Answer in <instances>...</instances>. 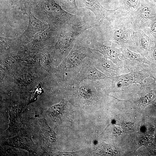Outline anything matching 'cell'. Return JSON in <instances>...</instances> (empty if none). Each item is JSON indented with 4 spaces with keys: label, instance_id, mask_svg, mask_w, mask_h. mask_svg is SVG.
Segmentation results:
<instances>
[{
    "label": "cell",
    "instance_id": "obj_1",
    "mask_svg": "<svg viewBox=\"0 0 156 156\" xmlns=\"http://www.w3.org/2000/svg\"><path fill=\"white\" fill-rule=\"evenodd\" d=\"M37 18L60 32L68 26H81L86 23L82 17L70 14L54 0H40L31 10Z\"/></svg>",
    "mask_w": 156,
    "mask_h": 156
},
{
    "label": "cell",
    "instance_id": "obj_4",
    "mask_svg": "<svg viewBox=\"0 0 156 156\" xmlns=\"http://www.w3.org/2000/svg\"><path fill=\"white\" fill-rule=\"evenodd\" d=\"M135 31L143 30L156 16V8L144 0H142L138 9L130 15Z\"/></svg>",
    "mask_w": 156,
    "mask_h": 156
},
{
    "label": "cell",
    "instance_id": "obj_12",
    "mask_svg": "<svg viewBox=\"0 0 156 156\" xmlns=\"http://www.w3.org/2000/svg\"><path fill=\"white\" fill-rule=\"evenodd\" d=\"M126 66L133 68H139L145 65H150L152 64L145 56L140 53L132 52L128 48L123 49L122 54Z\"/></svg>",
    "mask_w": 156,
    "mask_h": 156
},
{
    "label": "cell",
    "instance_id": "obj_20",
    "mask_svg": "<svg viewBox=\"0 0 156 156\" xmlns=\"http://www.w3.org/2000/svg\"><path fill=\"white\" fill-rule=\"evenodd\" d=\"M64 106V101L62 100L59 104L50 108L49 109L50 114L53 117L58 116L63 110Z\"/></svg>",
    "mask_w": 156,
    "mask_h": 156
},
{
    "label": "cell",
    "instance_id": "obj_13",
    "mask_svg": "<svg viewBox=\"0 0 156 156\" xmlns=\"http://www.w3.org/2000/svg\"><path fill=\"white\" fill-rule=\"evenodd\" d=\"M142 0H118V6L116 15L123 16H130L140 6Z\"/></svg>",
    "mask_w": 156,
    "mask_h": 156
},
{
    "label": "cell",
    "instance_id": "obj_24",
    "mask_svg": "<svg viewBox=\"0 0 156 156\" xmlns=\"http://www.w3.org/2000/svg\"><path fill=\"white\" fill-rule=\"evenodd\" d=\"M149 77L152 78L154 79L153 83H155L156 81V72L151 71L149 73Z\"/></svg>",
    "mask_w": 156,
    "mask_h": 156
},
{
    "label": "cell",
    "instance_id": "obj_15",
    "mask_svg": "<svg viewBox=\"0 0 156 156\" xmlns=\"http://www.w3.org/2000/svg\"><path fill=\"white\" fill-rule=\"evenodd\" d=\"M118 88L127 87L135 83L134 77L131 71L126 74L108 77Z\"/></svg>",
    "mask_w": 156,
    "mask_h": 156
},
{
    "label": "cell",
    "instance_id": "obj_8",
    "mask_svg": "<svg viewBox=\"0 0 156 156\" xmlns=\"http://www.w3.org/2000/svg\"><path fill=\"white\" fill-rule=\"evenodd\" d=\"M133 45L131 49L139 53L147 55L154 47L155 42L152 41L142 29L134 31L131 36Z\"/></svg>",
    "mask_w": 156,
    "mask_h": 156
},
{
    "label": "cell",
    "instance_id": "obj_17",
    "mask_svg": "<svg viewBox=\"0 0 156 156\" xmlns=\"http://www.w3.org/2000/svg\"><path fill=\"white\" fill-rule=\"evenodd\" d=\"M63 9L68 13L80 16L82 12L78 8L76 0H54Z\"/></svg>",
    "mask_w": 156,
    "mask_h": 156
},
{
    "label": "cell",
    "instance_id": "obj_26",
    "mask_svg": "<svg viewBox=\"0 0 156 156\" xmlns=\"http://www.w3.org/2000/svg\"><path fill=\"white\" fill-rule=\"evenodd\" d=\"M156 8V0H144Z\"/></svg>",
    "mask_w": 156,
    "mask_h": 156
},
{
    "label": "cell",
    "instance_id": "obj_11",
    "mask_svg": "<svg viewBox=\"0 0 156 156\" xmlns=\"http://www.w3.org/2000/svg\"><path fill=\"white\" fill-rule=\"evenodd\" d=\"M108 78L105 75L99 71L92 64L90 60H86L76 78L81 81L84 79L91 80L104 79Z\"/></svg>",
    "mask_w": 156,
    "mask_h": 156
},
{
    "label": "cell",
    "instance_id": "obj_16",
    "mask_svg": "<svg viewBox=\"0 0 156 156\" xmlns=\"http://www.w3.org/2000/svg\"><path fill=\"white\" fill-rule=\"evenodd\" d=\"M8 141L9 144L11 145L28 150L33 147V142L30 138L22 135L10 139Z\"/></svg>",
    "mask_w": 156,
    "mask_h": 156
},
{
    "label": "cell",
    "instance_id": "obj_7",
    "mask_svg": "<svg viewBox=\"0 0 156 156\" xmlns=\"http://www.w3.org/2000/svg\"><path fill=\"white\" fill-rule=\"evenodd\" d=\"M88 38L90 42L89 46L93 50L100 53L103 55L104 58L109 59L116 65L121 66L122 61L119 57L122 54L123 48H117L113 45L109 46L105 45L95 39L89 37H88Z\"/></svg>",
    "mask_w": 156,
    "mask_h": 156
},
{
    "label": "cell",
    "instance_id": "obj_2",
    "mask_svg": "<svg viewBox=\"0 0 156 156\" xmlns=\"http://www.w3.org/2000/svg\"><path fill=\"white\" fill-rule=\"evenodd\" d=\"M105 28V35L112 45L123 49H131L133 45L131 36L135 28L130 16H123L116 15Z\"/></svg>",
    "mask_w": 156,
    "mask_h": 156
},
{
    "label": "cell",
    "instance_id": "obj_14",
    "mask_svg": "<svg viewBox=\"0 0 156 156\" xmlns=\"http://www.w3.org/2000/svg\"><path fill=\"white\" fill-rule=\"evenodd\" d=\"M97 66L106 76L109 77L119 75L122 66H118L112 61L104 58H101L97 61Z\"/></svg>",
    "mask_w": 156,
    "mask_h": 156
},
{
    "label": "cell",
    "instance_id": "obj_19",
    "mask_svg": "<svg viewBox=\"0 0 156 156\" xmlns=\"http://www.w3.org/2000/svg\"><path fill=\"white\" fill-rule=\"evenodd\" d=\"M143 30L151 39L156 40V16Z\"/></svg>",
    "mask_w": 156,
    "mask_h": 156
},
{
    "label": "cell",
    "instance_id": "obj_10",
    "mask_svg": "<svg viewBox=\"0 0 156 156\" xmlns=\"http://www.w3.org/2000/svg\"><path fill=\"white\" fill-rule=\"evenodd\" d=\"M28 15L29 21L28 27L25 31L18 37L22 44L29 41L36 33L43 31L49 27L48 25L36 18L31 12Z\"/></svg>",
    "mask_w": 156,
    "mask_h": 156
},
{
    "label": "cell",
    "instance_id": "obj_23",
    "mask_svg": "<svg viewBox=\"0 0 156 156\" xmlns=\"http://www.w3.org/2000/svg\"><path fill=\"white\" fill-rule=\"evenodd\" d=\"M79 92L81 96L86 98L89 97L91 94L90 89L86 86H81L80 88Z\"/></svg>",
    "mask_w": 156,
    "mask_h": 156
},
{
    "label": "cell",
    "instance_id": "obj_22",
    "mask_svg": "<svg viewBox=\"0 0 156 156\" xmlns=\"http://www.w3.org/2000/svg\"><path fill=\"white\" fill-rule=\"evenodd\" d=\"M40 0H27L25 8V14L28 15L31 9L36 5Z\"/></svg>",
    "mask_w": 156,
    "mask_h": 156
},
{
    "label": "cell",
    "instance_id": "obj_21",
    "mask_svg": "<svg viewBox=\"0 0 156 156\" xmlns=\"http://www.w3.org/2000/svg\"><path fill=\"white\" fill-rule=\"evenodd\" d=\"M27 0H9L8 2L13 7L21 11L24 14Z\"/></svg>",
    "mask_w": 156,
    "mask_h": 156
},
{
    "label": "cell",
    "instance_id": "obj_18",
    "mask_svg": "<svg viewBox=\"0 0 156 156\" xmlns=\"http://www.w3.org/2000/svg\"><path fill=\"white\" fill-rule=\"evenodd\" d=\"M45 120H43L41 125L42 135L46 141L53 142L55 140V133L48 126Z\"/></svg>",
    "mask_w": 156,
    "mask_h": 156
},
{
    "label": "cell",
    "instance_id": "obj_9",
    "mask_svg": "<svg viewBox=\"0 0 156 156\" xmlns=\"http://www.w3.org/2000/svg\"><path fill=\"white\" fill-rule=\"evenodd\" d=\"M85 8L91 10L94 14L96 22L99 23L104 20L110 21L114 18L117 11L109 10L103 7L97 0H81Z\"/></svg>",
    "mask_w": 156,
    "mask_h": 156
},
{
    "label": "cell",
    "instance_id": "obj_3",
    "mask_svg": "<svg viewBox=\"0 0 156 156\" xmlns=\"http://www.w3.org/2000/svg\"><path fill=\"white\" fill-rule=\"evenodd\" d=\"M96 22L86 23L81 26L69 25L62 29L53 48L54 53L63 55L71 49L78 38L87 29L96 25Z\"/></svg>",
    "mask_w": 156,
    "mask_h": 156
},
{
    "label": "cell",
    "instance_id": "obj_6",
    "mask_svg": "<svg viewBox=\"0 0 156 156\" xmlns=\"http://www.w3.org/2000/svg\"><path fill=\"white\" fill-rule=\"evenodd\" d=\"M60 32L50 27L36 33L32 41L25 47L30 51L39 50L57 40Z\"/></svg>",
    "mask_w": 156,
    "mask_h": 156
},
{
    "label": "cell",
    "instance_id": "obj_5",
    "mask_svg": "<svg viewBox=\"0 0 156 156\" xmlns=\"http://www.w3.org/2000/svg\"><path fill=\"white\" fill-rule=\"evenodd\" d=\"M85 32L77 38L67 60L70 67L77 66L85 57H90L92 53L88 45V37Z\"/></svg>",
    "mask_w": 156,
    "mask_h": 156
},
{
    "label": "cell",
    "instance_id": "obj_25",
    "mask_svg": "<svg viewBox=\"0 0 156 156\" xmlns=\"http://www.w3.org/2000/svg\"><path fill=\"white\" fill-rule=\"evenodd\" d=\"M151 51H152L153 56L156 61V42H155L154 47Z\"/></svg>",
    "mask_w": 156,
    "mask_h": 156
}]
</instances>
